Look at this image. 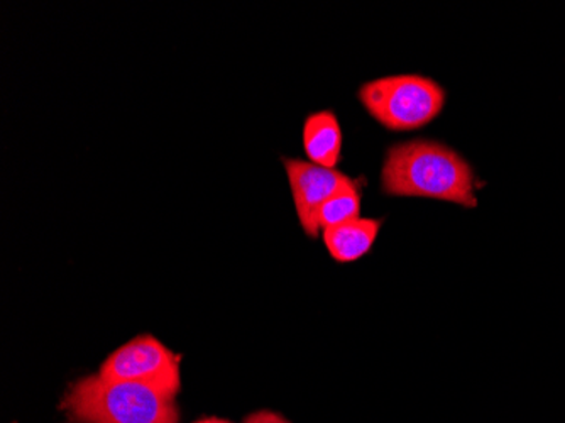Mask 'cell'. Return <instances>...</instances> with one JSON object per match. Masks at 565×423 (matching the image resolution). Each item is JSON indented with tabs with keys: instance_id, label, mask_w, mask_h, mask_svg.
I'll return each mask as SVG.
<instances>
[{
	"instance_id": "cell-4",
	"label": "cell",
	"mask_w": 565,
	"mask_h": 423,
	"mask_svg": "<svg viewBox=\"0 0 565 423\" xmlns=\"http://www.w3.org/2000/svg\"><path fill=\"white\" fill-rule=\"evenodd\" d=\"M180 362L182 356L171 351L160 339L141 334L109 355L98 374L107 380L145 384L167 399L177 400L182 388Z\"/></svg>"
},
{
	"instance_id": "cell-9",
	"label": "cell",
	"mask_w": 565,
	"mask_h": 423,
	"mask_svg": "<svg viewBox=\"0 0 565 423\" xmlns=\"http://www.w3.org/2000/svg\"><path fill=\"white\" fill-rule=\"evenodd\" d=\"M243 423H291L290 420L279 415V413L271 412V410H259V412L250 413L244 419Z\"/></svg>"
},
{
	"instance_id": "cell-3",
	"label": "cell",
	"mask_w": 565,
	"mask_h": 423,
	"mask_svg": "<svg viewBox=\"0 0 565 423\" xmlns=\"http://www.w3.org/2000/svg\"><path fill=\"white\" fill-rule=\"evenodd\" d=\"M366 113L384 129L417 130L434 123L446 107V91L428 76L403 73L366 82L358 92Z\"/></svg>"
},
{
	"instance_id": "cell-10",
	"label": "cell",
	"mask_w": 565,
	"mask_h": 423,
	"mask_svg": "<svg viewBox=\"0 0 565 423\" xmlns=\"http://www.w3.org/2000/svg\"><path fill=\"white\" fill-rule=\"evenodd\" d=\"M195 423H233V422H228V420L215 419V416H211V419L199 420V422H195Z\"/></svg>"
},
{
	"instance_id": "cell-1",
	"label": "cell",
	"mask_w": 565,
	"mask_h": 423,
	"mask_svg": "<svg viewBox=\"0 0 565 423\" xmlns=\"http://www.w3.org/2000/svg\"><path fill=\"white\" fill-rule=\"evenodd\" d=\"M381 190L390 197L439 200L465 209L478 207L471 165L435 139H412L388 148L381 168Z\"/></svg>"
},
{
	"instance_id": "cell-5",
	"label": "cell",
	"mask_w": 565,
	"mask_h": 423,
	"mask_svg": "<svg viewBox=\"0 0 565 423\" xmlns=\"http://www.w3.org/2000/svg\"><path fill=\"white\" fill-rule=\"evenodd\" d=\"M282 165L287 171L301 229L305 234L316 240L320 235L317 218L323 203L359 180L348 177L338 168L320 167L298 158H282Z\"/></svg>"
},
{
	"instance_id": "cell-8",
	"label": "cell",
	"mask_w": 565,
	"mask_h": 423,
	"mask_svg": "<svg viewBox=\"0 0 565 423\" xmlns=\"http://www.w3.org/2000/svg\"><path fill=\"white\" fill-rule=\"evenodd\" d=\"M359 218H361V180L330 197L323 203L319 218H317V225H319L320 234H322L326 229L335 228V225Z\"/></svg>"
},
{
	"instance_id": "cell-6",
	"label": "cell",
	"mask_w": 565,
	"mask_h": 423,
	"mask_svg": "<svg viewBox=\"0 0 565 423\" xmlns=\"http://www.w3.org/2000/svg\"><path fill=\"white\" fill-rule=\"evenodd\" d=\"M342 129L332 110L310 114L303 123V151L308 161L338 168L342 160Z\"/></svg>"
},
{
	"instance_id": "cell-2",
	"label": "cell",
	"mask_w": 565,
	"mask_h": 423,
	"mask_svg": "<svg viewBox=\"0 0 565 423\" xmlns=\"http://www.w3.org/2000/svg\"><path fill=\"white\" fill-rule=\"evenodd\" d=\"M62 409L81 423H180L177 400L145 384L107 380L100 374L70 384Z\"/></svg>"
},
{
	"instance_id": "cell-7",
	"label": "cell",
	"mask_w": 565,
	"mask_h": 423,
	"mask_svg": "<svg viewBox=\"0 0 565 423\" xmlns=\"http://www.w3.org/2000/svg\"><path fill=\"white\" fill-rule=\"evenodd\" d=\"M381 219L359 218L322 232L323 244L338 263H354L370 253L381 231Z\"/></svg>"
}]
</instances>
